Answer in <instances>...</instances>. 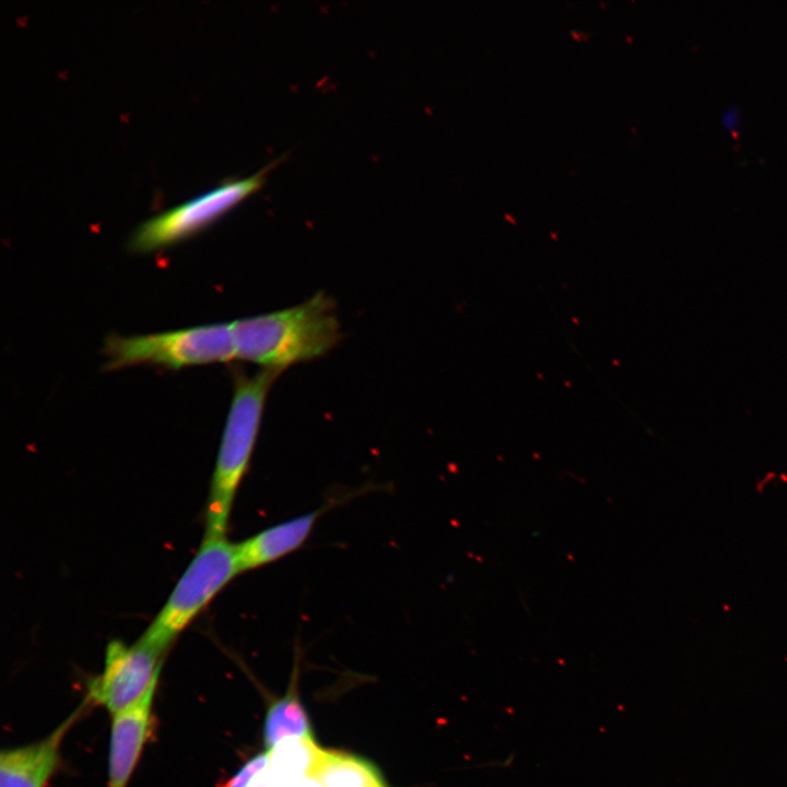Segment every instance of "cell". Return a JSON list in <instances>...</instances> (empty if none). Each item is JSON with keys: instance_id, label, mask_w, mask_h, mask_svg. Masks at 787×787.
Returning a JSON list of instances; mask_svg holds the SVG:
<instances>
[{"instance_id": "1", "label": "cell", "mask_w": 787, "mask_h": 787, "mask_svg": "<svg viewBox=\"0 0 787 787\" xmlns=\"http://www.w3.org/2000/svg\"><path fill=\"white\" fill-rule=\"evenodd\" d=\"M231 324L236 359L280 373L325 356L341 340L336 306L324 292L297 305Z\"/></svg>"}, {"instance_id": "2", "label": "cell", "mask_w": 787, "mask_h": 787, "mask_svg": "<svg viewBox=\"0 0 787 787\" xmlns=\"http://www.w3.org/2000/svg\"><path fill=\"white\" fill-rule=\"evenodd\" d=\"M280 374L265 368L251 375L234 372L233 397L205 508L204 536H226L233 504L258 439L268 395Z\"/></svg>"}, {"instance_id": "3", "label": "cell", "mask_w": 787, "mask_h": 787, "mask_svg": "<svg viewBox=\"0 0 787 787\" xmlns=\"http://www.w3.org/2000/svg\"><path fill=\"white\" fill-rule=\"evenodd\" d=\"M239 574L236 543L227 536H204L165 604L139 641L164 654L179 633Z\"/></svg>"}, {"instance_id": "4", "label": "cell", "mask_w": 787, "mask_h": 787, "mask_svg": "<svg viewBox=\"0 0 787 787\" xmlns=\"http://www.w3.org/2000/svg\"><path fill=\"white\" fill-rule=\"evenodd\" d=\"M104 353L108 369L137 365L179 369L236 359L231 322L149 334H111L105 341Z\"/></svg>"}, {"instance_id": "5", "label": "cell", "mask_w": 787, "mask_h": 787, "mask_svg": "<svg viewBox=\"0 0 787 787\" xmlns=\"http://www.w3.org/2000/svg\"><path fill=\"white\" fill-rule=\"evenodd\" d=\"M279 163L280 160H275L245 178L226 179L209 191L148 219L133 231L129 242L131 249L154 251L200 232L258 191Z\"/></svg>"}, {"instance_id": "6", "label": "cell", "mask_w": 787, "mask_h": 787, "mask_svg": "<svg viewBox=\"0 0 787 787\" xmlns=\"http://www.w3.org/2000/svg\"><path fill=\"white\" fill-rule=\"evenodd\" d=\"M163 654L139 639L127 645L110 641L105 651L103 671L87 688V702L115 714L140 698L160 676Z\"/></svg>"}, {"instance_id": "7", "label": "cell", "mask_w": 787, "mask_h": 787, "mask_svg": "<svg viewBox=\"0 0 787 787\" xmlns=\"http://www.w3.org/2000/svg\"><path fill=\"white\" fill-rule=\"evenodd\" d=\"M368 491V488L332 497L320 507L272 525L236 543L240 572L277 562L301 549L312 535L319 518L333 506Z\"/></svg>"}, {"instance_id": "8", "label": "cell", "mask_w": 787, "mask_h": 787, "mask_svg": "<svg viewBox=\"0 0 787 787\" xmlns=\"http://www.w3.org/2000/svg\"><path fill=\"white\" fill-rule=\"evenodd\" d=\"M158 677L140 698L113 714L108 751V787L128 786L150 736L153 698Z\"/></svg>"}, {"instance_id": "9", "label": "cell", "mask_w": 787, "mask_h": 787, "mask_svg": "<svg viewBox=\"0 0 787 787\" xmlns=\"http://www.w3.org/2000/svg\"><path fill=\"white\" fill-rule=\"evenodd\" d=\"M81 709H77L45 739L2 751L0 787H46L58 767L61 742Z\"/></svg>"}, {"instance_id": "10", "label": "cell", "mask_w": 787, "mask_h": 787, "mask_svg": "<svg viewBox=\"0 0 787 787\" xmlns=\"http://www.w3.org/2000/svg\"><path fill=\"white\" fill-rule=\"evenodd\" d=\"M268 752V772L280 787L315 778L325 754L315 738H289Z\"/></svg>"}, {"instance_id": "11", "label": "cell", "mask_w": 787, "mask_h": 787, "mask_svg": "<svg viewBox=\"0 0 787 787\" xmlns=\"http://www.w3.org/2000/svg\"><path fill=\"white\" fill-rule=\"evenodd\" d=\"M292 681L287 692L273 701L263 721V742L267 751L289 738H314L308 714Z\"/></svg>"}, {"instance_id": "12", "label": "cell", "mask_w": 787, "mask_h": 787, "mask_svg": "<svg viewBox=\"0 0 787 787\" xmlns=\"http://www.w3.org/2000/svg\"><path fill=\"white\" fill-rule=\"evenodd\" d=\"M321 787H389L368 760L342 751L325 750L315 778Z\"/></svg>"}, {"instance_id": "13", "label": "cell", "mask_w": 787, "mask_h": 787, "mask_svg": "<svg viewBox=\"0 0 787 787\" xmlns=\"http://www.w3.org/2000/svg\"><path fill=\"white\" fill-rule=\"evenodd\" d=\"M720 122L726 130L730 132L737 131L740 124V113L737 106H728L721 114Z\"/></svg>"}]
</instances>
